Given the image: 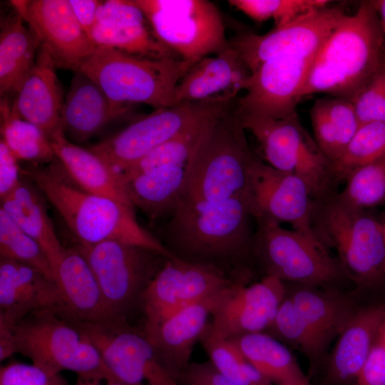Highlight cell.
<instances>
[{"instance_id":"6da1fadb","label":"cell","mask_w":385,"mask_h":385,"mask_svg":"<svg viewBox=\"0 0 385 385\" xmlns=\"http://www.w3.org/2000/svg\"><path fill=\"white\" fill-rule=\"evenodd\" d=\"M252 219L247 195L180 202L164 227V245L177 257L217 268L235 280L236 271L253 256Z\"/></svg>"},{"instance_id":"7a4b0ae2","label":"cell","mask_w":385,"mask_h":385,"mask_svg":"<svg viewBox=\"0 0 385 385\" xmlns=\"http://www.w3.org/2000/svg\"><path fill=\"white\" fill-rule=\"evenodd\" d=\"M21 174L56 208L78 244L93 245L113 240L148 248L168 258L175 257L140 225L135 207L82 189L56 157L45 167L31 164L21 169Z\"/></svg>"},{"instance_id":"3957f363","label":"cell","mask_w":385,"mask_h":385,"mask_svg":"<svg viewBox=\"0 0 385 385\" xmlns=\"http://www.w3.org/2000/svg\"><path fill=\"white\" fill-rule=\"evenodd\" d=\"M384 47L378 14L371 1H363L343 15L319 50L300 101L324 93L351 101L384 62Z\"/></svg>"},{"instance_id":"277c9868","label":"cell","mask_w":385,"mask_h":385,"mask_svg":"<svg viewBox=\"0 0 385 385\" xmlns=\"http://www.w3.org/2000/svg\"><path fill=\"white\" fill-rule=\"evenodd\" d=\"M232 105L205 125L186 163L179 202H217L247 195L255 154Z\"/></svg>"},{"instance_id":"5b68a950","label":"cell","mask_w":385,"mask_h":385,"mask_svg":"<svg viewBox=\"0 0 385 385\" xmlns=\"http://www.w3.org/2000/svg\"><path fill=\"white\" fill-rule=\"evenodd\" d=\"M193 64L180 58L140 56L100 46L76 71L91 78L115 103H144L157 110L174 105L176 86Z\"/></svg>"},{"instance_id":"8992f818","label":"cell","mask_w":385,"mask_h":385,"mask_svg":"<svg viewBox=\"0 0 385 385\" xmlns=\"http://www.w3.org/2000/svg\"><path fill=\"white\" fill-rule=\"evenodd\" d=\"M312 223L317 239L337 250L344 272L358 285L385 281L382 222L331 192L314 200Z\"/></svg>"},{"instance_id":"52a82bcc","label":"cell","mask_w":385,"mask_h":385,"mask_svg":"<svg viewBox=\"0 0 385 385\" xmlns=\"http://www.w3.org/2000/svg\"><path fill=\"white\" fill-rule=\"evenodd\" d=\"M16 353L49 372L67 370L78 379L118 380L87 334L54 310L35 312L13 327Z\"/></svg>"},{"instance_id":"ba28073f","label":"cell","mask_w":385,"mask_h":385,"mask_svg":"<svg viewBox=\"0 0 385 385\" xmlns=\"http://www.w3.org/2000/svg\"><path fill=\"white\" fill-rule=\"evenodd\" d=\"M154 37L180 58L195 63L230 46L218 8L207 0H134Z\"/></svg>"},{"instance_id":"9c48e42d","label":"cell","mask_w":385,"mask_h":385,"mask_svg":"<svg viewBox=\"0 0 385 385\" xmlns=\"http://www.w3.org/2000/svg\"><path fill=\"white\" fill-rule=\"evenodd\" d=\"M91 268L113 315L128 319L147 287L168 258L143 247L118 241L73 247Z\"/></svg>"},{"instance_id":"30bf717a","label":"cell","mask_w":385,"mask_h":385,"mask_svg":"<svg viewBox=\"0 0 385 385\" xmlns=\"http://www.w3.org/2000/svg\"><path fill=\"white\" fill-rule=\"evenodd\" d=\"M234 113L255 137L268 165L301 177L315 200L332 192L331 163L302 127L297 112L283 118Z\"/></svg>"},{"instance_id":"8fae6325","label":"cell","mask_w":385,"mask_h":385,"mask_svg":"<svg viewBox=\"0 0 385 385\" xmlns=\"http://www.w3.org/2000/svg\"><path fill=\"white\" fill-rule=\"evenodd\" d=\"M256 223L253 256L265 275L317 287L335 282L344 273L339 261L319 240L279 224Z\"/></svg>"},{"instance_id":"7c38bea8","label":"cell","mask_w":385,"mask_h":385,"mask_svg":"<svg viewBox=\"0 0 385 385\" xmlns=\"http://www.w3.org/2000/svg\"><path fill=\"white\" fill-rule=\"evenodd\" d=\"M74 323L90 338L118 380L128 385H181L143 329L127 319Z\"/></svg>"},{"instance_id":"4fadbf2b","label":"cell","mask_w":385,"mask_h":385,"mask_svg":"<svg viewBox=\"0 0 385 385\" xmlns=\"http://www.w3.org/2000/svg\"><path fill=\"white\" fill-rule=\"evenodd\" d=\"M231 104L180 103L157 109L88 149L121 173L158 146Z\"/></svg>"},{"instance_id":"5bb4252c","label":"cell","mask_w":385,"mask_h":385,"mask_svg":"<svg viewBox=\"0 0 385 385\" xmlns=\"http://www.w3.org/2000/svg\"><path fill=\"white\" fill-rule=\"evenodd\" d=\"M247 198L255 222L287 223L292 230L317 239L312 223L315 199L301 177L277 170L255 155Z\"/></svg>"},{"instance_id":"9a60e30c","label":"cell","mask_w":385,"mask_h":385,"mask_svg":"<svg viewBox=\"0 0 385 385\" xmlns=\"http://www.w3.org/2000/svg\"><path fill=\"white\" fill-rule=\"evenodd\" d=\"M235 282L217 268L176 256L167 258L143 293V328L153 327L186 306L218 295Z\"/></svg>"},{"instance_id":"2e32d148","label":"cell","mask_w":385,"mask_h":385,"mask_svg":"<svg viewBox=\"0 0 385 385\" xmlns=\"http://www.w3.org/2000/svg\"><path fill=\"white\" fill-rule=\"evenodd\" d=\"M317 54H282L262 63L251 73L245 94L235 101L233 111L271 118H283L296 113Z\"/></svg>"},{"instance_id":"e0dca14e","label":"cell","mask_w":385,"mask_h":385,"mask_svg":"<svg viewBox=\"0 0 385 385\" xmlns=\"http://www.w3.org/2000/svg\"><path fill=\"white\" fill-rule=\"evenodd\" d=\"M286 294L284 282L274 275H265L249 286L235 282L217 296L206 332L232 339L265 332L274 321Z\"/></svg>"},{"instance_id":"ac0fdd59","label":"cell","mask_w":385,"mask_h":385,"mask_svg":"<svg viewBox=\"0 0 385 385\" xmlns=\"http://www.w3.org/2000/svg\"><path fill=\"white\" fill-rule=\"evenodd\" d=\"M344 14L341 6H327L265 34L244 33L229 43L252 73L262 63L277 56L317 54Z\"/></svg>"},{"instance_id":"d6986e66","label":"cell","mask_w":385,"mask_h":385,"mask_svg":"<svg viewBox=\"0 0 385 385\" xmlns=\"http://www.w3.org/2000/svg\"><path fill=\"white\" fill-rule=\"evenodd\" d=\"M56 68L76 71L96 47L78 24L68 0L12 1Z\"/></svg>"},{"instance_id":"ffe728a7","label":"cell","mask_w":385,"mask_h":385,"mask_svg":"<svg viewBox=\"0 0 385 385\" xmlns=\"http://www.w3.org/2000/svg\"><path fill=\"white\" fill-rule=\"evenodd\" d=\"M250 76L249 67L230 44L225 51L191 66L176 86L174 104H231L247 89Z\"/></svg>"},{"instance_id":"44dd1931","label":"cell","mask_w":385,"mask_h":385,"mask_svg":"<svg viewBox=\"0 0 385 385\" xmlns=\"http://www.w3.org/2000/svg\"><path fill=\"white\" fill-rule=\"evenodd\" d=\"M59 295L56 312L78 323L121 319L115 317L104 300L98 281L83 256L66 247L54 272Z\"/></svg>"},{"instance_id":"7402d4cb","label":"cell","mask_w":385,"mask_h":385,"mask_svg":"<svg viewBox=\"0 0 385 385\" xmlns=\"http://www.w3.org/2000/svg\"><path fill=\"white\" fill-rule=\"evenodd\" d=\"M56 283L28 265L0 259V324L13 328L35 312H57Z\"/></svg>"},{"instance_id":"603a6c76","label":"cell","mask_w":385,"mask_h":385,"mask_svg":"<svg viewBox=\"0 0 385 385\" xmlns=\"http://www.w3.org/2000/svg\"><path fill=\"white\" fill-rule=\"evenodd\" d=\"M218 295L186 306L156 326L143 329L165 364L176 377L191 363L194 346L201 340L209 326Z\"/></svg>"},{"instance_id":"cb8c5ba5","label":"cell","mask_w":385,"mask_h":385,"mask_svg":"<svg viewBox=\"0 0 385 385\" xmlns=\"http://www.w3.org/2000/svg\"><path fill=\"white\" fill-rule=\"evenodd\" d=\"M48 54L40 46L34 68L11 106L14 115L38 127L49 139L61 125L63 91Z\"/></svg>"},{"instance_id":"d4e9b609","label":"cell","mask_w":385,"mask_h":385,"mask_svg":"<svg viewBox=\"0 0 385 385\" xmlns=\"http://www.w3.org/2000/svg\"><path fill=\"white\" fill-rule=\"evenodd\" d=\"M128 111V106L111 101L96 82L77 71L64 99L61 125L65 135L83 143Z\"/></svg>"},{"instance_id":"484cf974","label":"cell","mask_w":385,"mask_h":385,"mask_svg":"<svg viewBox=\"0 0 385 385\" xmlns=\"http://www.w3.org/2000/svg\"><path fill=\"white\" fill-rule=\"evenodd\" d=\"M56 157L68 176L82 189L133 207L121 173L95 153L68 140L63 130L50 139Z\"/></svg>"},{"instance_id":"4316f807","label":"cell","mask_w":385,"mask_h":385,"mask_svg":"<svg viewBox=\"0 0 385 385\" xmlns=\"http://www.w3.org/2000/svg\"><path fill=\"white\" fill-rule=\"evenodd\" d=\"M385 322V307L355 310L339 335L329 364L328 377L342 384L356 378Z\"/></svg>"},{"instance_id":"83f0119b","label":"cell","mask_w":385,"mask_h":385,"mask_svg":"<svg viewBox=\"0 0 385 385\" xmlns=\"http://www.w3.org/2000/svg\"><path fill=\"white\" fill-rule=\"evenodd\" d=\"M38 192L31 181L21 175L16 188L1 200V208L41 246L54 275L66 247L55 232L43 197Z\"/></svg>"},{"instance_id":"f1b7e54d","label":"cell","mask_w":385,"mask_h":385,"mask_svg":"<svg viewBox=\"0 0 385 385\" xmlns=\"http://www.w3.org/2000/svg\"><path fill=\"white\" fill-rule=\"evenodd\" d=\"M16 12L1 21L0 32V94L16 96L34 66L39 42Z\"/></svg>"},{"instance_id":"f546056e","label":"cell","mask_w":385,"mask_h":385,"mask_svg":"<svg viewBox=\"0 0 385 385\" xmlns=\"http://www.w3.org/2000/svg\"><path fill=\"white\" fill-rule=\"evenodd\" d=\"M185 178V165H170L123 180L133 206L155 220L173 212Z\"/></svg>"},{"instance_id":"4dcf8cb0","label":"cell","mask_w":385,"mask_h":385,"mask_svg":"<svg viewBox=\"0 0 385 385\" xmlns=\"http://www.w3.org/2000/svg\"><path fill=\"white\" fill-rule=\"evenodd\" d=\"M228 339L271 383L274 382L278 385H310L289 350L268 333H250Z\"/></svg>"},{"instance_id":"1f68e13d","label":"cell","mask_w":385,"mask_h":385,"mask_svg":"<svg viewBox=\"0 0 385 385\" xmlns=\"http://www.w3.org/2000/svg\"><path fill=\"white\" fill-rule=\"evenodd\" d=\"M301 285L287 297L302 319L327 345L354 313L353 304L336 292Z\"/></svg>"},{"instance_id":"d6a6232c","label":"cell","mask_w":385,"mask_h":385,"mask_svg":"<svg viewBox=\"0 0 385 385\" xmlns=\"http://www.w3.org/2000/svg\"><path fill=\"white\" fill-rule=\"evenodd\" d=\"M314 140L330 163L343 153L359 126L351 101L327 96L317 98L309 111Z\"/></svg>"},{"instance_id":"836d02e7","label":"cell","mask_w":385,"mask_h":385,"mask_svg":"<svg viewBox=\"0 0 385 385\" xmlns=\"http://www.w3.org/2000/svg\"><path fill=\"white\" fill-rule=\"evenodd\" d=\"M0 108L1 139L18 160L37 165L56 158L50 139L38 127L11 113L6 98H1Z\"/></svg>"},{"instance_id":"e575fe53","label":"cell","mask_w":385,"mask_h":385,"mask_svg":"<svg viewBox=\"0 0 385 385\" xmlns=\"http://www.w3.org/2000/svg\"><path fill=\"white\" fill-rule=\"evenodd\" d=\"M385 155V123L360 124L342 155L330 165L332 183L344 181L355 169Z\"/></svg>"},{"instance_id":"d590c367","label":"cell","mask_w":385,"mask_h":385,"mask_svg":"<svg viewBox=\"0 0 385 385\" xmlns=\"http://www.w3.org/2000/svg\"><path fill=\"white\" fill-rule=\"evenodd\" d=\"M90 39L96 46L111 47L132 55L180 58L154 37L145 24L122 27H108L96 24Z\"/></svg>"},{"instance_id":"8d00e7d4","label":"cell","mask_w":385,"mask_h":385,"mask_svg":"<svg viewBox=\"0 0 385 385\" xmlns=\"http://www.w3.org/2000/svg\"><path fill=\"white\" fill-rule=\"evenodd\" d=\"M0 259L17 262L34 267L54 280L52 267L41 246L1 208H0Z\"/></svg>"},{"instance_id":"74e56055","label":"cell","mask_w":385,"mask_h":385,"mask_svg":"<svg viewBox=\"0 0 385 385\" xmlns=\"http://www.w3.org/2000/svg\"><path fill=\"white\" fill-rule=\"evenodd\" d=\"M267 330L275 339L304 354L312 364L320 359L327 346L302 319L287 294Z\"/></svg>"},{"instance_id":"f35d334b","label":"cell","mask_w":385,"mask_h":385,"mask_svg":"<svg viewBox=\"0 0 385 385\" xmlns=\"http://www.w3.org/2000/svg\"><path fill=\"white\" fill-rule=\"evenodd\" d=\"M210 361L225 376L239 385H272L230 339L205 332L201 339Z\"/></svg>"},{"instance_id":"ab89813d","label":"cell","mask_w":385,"mask_h":385,"mask_svg":"<svg viewBox=\"0 0 385 385\" xmlns=\"http://www.w3.org/2000/svg\"><path fill=\"white\" fill-rule=\"evenodd\" d=\"M212 117L195 124L127 167L121 172L123 180L165 165H186L205 125Z\"/></svg>"},{"instance_id":"60d3db41","label":"cell","mask_w":385,"mask_h":385,"mask_svg":"<svg viewBox=\"0 0 385 385\" xmlns=\"http://www.w3.org/2000/svg\"><path fill=\"white\" fill-rule=\"evenodd\" d=\"M343 190L337 193L344 203L366 210L385 201V155L349 174Z\"/></svg>"},{"instance_id":"b9f144b4","label":"cell","mask_w":385,"mask_h":385,"mask_svg":"<svg viewBox=\"0 0 385 385\" xmlns=\"http://www.w3.org/2000/svg\"><path fill=\"white\" fill-rule=\"evenodd\" d=\"M228 2L256 21L273 20L275 28L322 9L329 4L327 0H229Z\"/></svg>"},{"instance_id":"7bdbcfd3","label":"cell","mask_w":385,"mask_h":385,"mask_svg":"<svg viewBox=\"0 0 385 385\" xmlns=\"http://www.w3.org/2000/svg\"><path fill=\"white\" fill-rule=\"evenodd\" d=\"M351 103L359 124L369 122L385 123V58Z\"/></svg>"},{"instance_id":"ee69618b","label":"cell","mask_w":385,"mask_h":385,"mask_svg":"<svg viewBox=\"0 0 385 385\" xmlns=\"http://www.w3.org/2000/svg\"><path fill=\"white\" fill-rule=\"evenodd\" d=\"M0 385H70L60 374L34 364L11 361L0 367Z\"/></svg>"},{"instance_id":"f6af8a7d","label":"cell","mask_w":385,"mask_h":385,"mask_svg":"<svg viewBox=\"0 0 385 385\" xmlns=\"http://www.w3.org/2000/svg\"><path fill=\"white\" fill-rule=\"evenodd\" d=\"M97 24L108 27H122L145 24L143 11L135 1L108 0L100 3Z\"/></svg>"},{"instance_id":"bcb514c9","label":"cell","mask_w":385,"mask_h":385,"mask_svg":"<svg viewBox=\"0 0 385 385\" xmlns=\"http://www.w3.org/2000/svg\"><path fill=\"white\" fill-rule=\"evenodd\" d=\"M355 381L356 385H385V344L381 332Z\"/></svg>"},{"instance_id":"7dc6e473","label":"cell","mask_w":385,"mask_h":385,"mask_svg":"<svg viewBox=\"0 0 385 385\" xmlns=\"http://www.w3.org/2000/svg\"><path fill=\"white\" fill-rule=\"evenodd\" d=\"M177 379L181 385H239L218 371L210 361L190 363Z\"/></svg>"},{"instance_id":"c3c4849f","label":"cell","mask_w":385,"mask_h":385,"mask_svg":"<svg viewBox=\"0 0 385 385\" xmlns=\"http://www.w3.org/2000/svg\"><path fill=\"white\" fill-rule=\"evenodd\" d=\"M21 169L18 160L4 142L0 140V199L11 193L20 183Z\"/></svg>"},{"instance_id":"681fc988","label":"cell","mask_w":385,"mask_h":385,"mask_svg":"<svg viewBox=\"0 0 385 385\" xmlns=\"http://www.w3.org/2000/svg\"><path fill=\"white\" fill-rule=\"evenodd\" d=\"M68 1L78 24L90 38L91 33L97 24L96 14L101 1Z\"/></svg>"},{"instance_id":"f907efd6","label":"cell","mask_w":385,"mask_h":385,"mask_svg":"<svg viewBox=\"0 0 385 385\" xmlns=\"http://www.w3.org/2000/svg\"><path fill=\"white\" fill-rule=\"evenodd\" d=\"M14 353L13 328L0 324V361H2Z\"/></svg>"},{"instance_id":"816d5d0a","label":"cell","mask_w":385,"mask_h":385,"mask_svg":"<svg viewBox=\"0 0 385 385\" xmlns=\"http://www.w3.org/2000/svg\"><path fill=\"white\" fill-rule=\"evenodd\" d=\"M371 2L378 14L385 39V0H374Z\"/></svg>"},{"instance_id":"f5cc1de1","label":"cell","mask_w":385,"mask_h":385,"mask_svg":"<svg viewBox=\"0 0 385 385\" xmlns=\"http://www.w3.org/2000/svg\"><path fill=\"white\" fill-rule=\"evenodd\" d=\"M75 385H128L119 380L106 382L103 384L101 381L77 379Z\"/></svg>"},{"instance_id":"db71d44e","label":"cell","mask_w":385,"mask_h":385,"mask_svg":"<svg viewBox=\"0 0 385 385\" xmlns=\"http://www.w3.org/2000/svg\"><path fill=\"white\" fill-rule=\"evenodd\" d=\"M381 337L383 339L384 343L385 344V322H384V323L383 324V327L381 328Z\"/></svg>"},{"instance_id":"11a10c76","label":"cell","mask_w":385,"mask_h":385,"mask_svg":"<svg viewBox=\"0 0 385 385\" xmlns=\"http://www.w3.org/2000/svg\"><path fill=\"white\" fill-rule=\"evenodd\" d=\"M382 229H383V233H384V237L385 240V222H382Z\"/></svg>"}]
</instances>
